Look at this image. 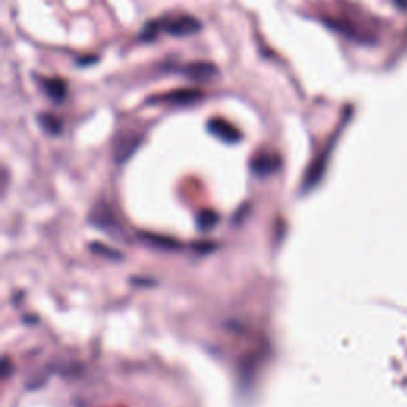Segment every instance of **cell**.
I'll return each instance as SVG.
<instances>
[{
	"label": "cell",
	"mask_w": 407,
	"mask_h": 407,
	"mask_svg": "<svg viewBox=\"0 0 407 407\" xmlns=\"http://www.w3.org/2000/svg\"><path fill=\"white\" fill-rule=\"evenodd\" d=\"M322 21L329 29L356 43L374 45L381 36V23L377 18L344 0H339L332 9L324 11Z\"/></svg>",
	"instance_id": "cell-1"
},
{
	"label": "cell",
	"mask_w": 407,
	"mask_h": 407,
	"mask_svg": "<svg viewBox=\"0 0 407 407\" xmlns=\"http://www.w3.org/2000/svg\"><path fill=\"white\" fill-rule=\"evenodd\" d=\"M159 33L166 32L167 36L172 37H189L198 33L202 29V24L198 18L189 15H177V16H164L156 19Z\"/></svg>",
	"instance_id": "cell-2"
},
{
	"label": "cell",
	"mask_w": 407,
	"mask_h": 407,
	"mask_svg": "<svg viewBox=\"0 0 407 407\" xmlns=\"http://www.w3.org/2000/svg\"><path fill=\"white\" fill-rule=\"evenodd\" d=\"M204 94L199 90H189V88H181L166 94H159L150 99V104H169V105H191L199 102Z\"/></svg>",
	"instance_id": "cell-3"
},
{
	"label": "cell",
	"mask_w": 407,
	"mask_h": 407,
	"mask_svg": "<svg viewBox=\"0 0 407 407\" xmlns=\"http://www.w3.org/2000/svg\"><path fill=\"white\" fill-rule=\"evenodd\" d=\"M174 70L193 81H208L218 75V69L210 63H189L183 67H175Z\"/></svg>",
	"instance_id": "cell-4"
},
{
	"label": "cell",
	"mask_w": 407,
	"mask_h": 407,
	"mask_svg": "<svg viewBox=\"0 0 407 407\" xmlns=\"http://www.w3.org/2000/svg\"><path fill=\"white\" fill-rule=\"evenodd\" d=\"M142 137L139 134L134 132H123L115 142V159L117 162H125L132 156V153L137 150V147L140 145Z\"/></svg>",
	"instance_id": "cell-5"
},
{
	"label": "cell",
	"mask_w": 407,
	"mask_h": 407,
	"mask_svg": "<svg viewBox=\"0 0 407 407\" xmlns=\"http://www.w3.org/2000/svg\"><path fill=\"white\" fill-rule=\"evenodd\" d=\"M38 83H40V88H42V91L46 94V97L51 99L54 104H60V102L65 100L67 92H69V90H67L65 80L58 78V77H51V78L40 77Z\"/></svg>",
	"instance_id": "cell-6"
},
{
	"label": "cell",
	"mask_w": 407,
	"mask_h": 407,
	"mask_svg": "<svg viewBox=\"0 0 407 407\" xmlns=\"http://www.w3.org/2000/svg\"><path fill=\"white\" fill-rule=\"evenodd\" d=\"M207 129L210 134H213L215 137L221 139L223 142H228V144H236V142H239L242 134L237 131V129L229 125L228 121L221 120V118H212L207 123Z\"/></svg>",
	"instance_id": "cell-7"
},
{
	"label": "cell",
	"mask_w": 407,
	"mask_h": 407,
	"mask_svg": "<svg viewBox=\"0 0 407 407\" xmlns=\"http://www.w3.org/2000/svg\"><path fill=\"white\" fill-rule=\"evenodd\" d=\"M280 167V158L273 153H261L252 161V171L256 175H269Z\"/></svg>",
	"instance_id": "cell-8"
},
{
	"label": "cell",
	"mask_w": 407,
	"mask_h": 407,
	"mask_svg": "<svg viewBox=\"0 0 407 407\" xmlns=\"http://www.w3.org/2000/svg\"><path fill=\"white\" fill-rule=\"evenodd\" d=\"M38 123L40 126H42L45 132H48L51 135H58L60 131H63V121H60L58 117H54L53 113L40 115Z\"/></svg>",
	"instance_id": "cell-9"
}]
</instances>
